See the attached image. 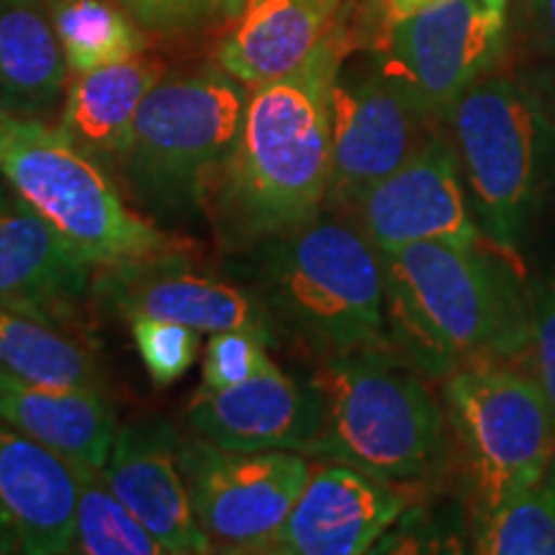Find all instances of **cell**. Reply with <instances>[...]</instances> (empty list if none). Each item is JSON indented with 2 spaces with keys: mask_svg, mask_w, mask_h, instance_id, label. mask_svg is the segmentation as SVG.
<instances>
[{
  "mask_svg": "<svg viewBox=\"0 0 555 555\" xmlns=\"http://www.w3.org/2000/svg\"><path fill=\"white\" fill-rule=\"evenodd\" d=\"M343 54V31L330 26L301 67L249 88L237 142L201 196V214L229 255L324 211L332 183V86Z\"/></svg>",
  "mask_w": 555,
  "mask_h": 555,
  "instance_id": "1",
  "label": "cell"
},
{
  "mask_svg": "<svg viewBox=\"0 0 555 555\" xmlns=\"http://www.w3.org/2000/svg\"><path fill=\"white\" fill-rule=\"evenodd\" d=\"M229 258L273 337L291 339L319 363L386 347L380 253L350 219L322 211Z\"/></svg>",
  "mask_w": 555,
  "mask_h": 555,
  "instance_id": "2",
  "label": "cell"
},
{
  "mask_svg": "<svg viewBox=\"0 0 555 555\" xmlns=\"http://www.w3.org/2000/svg\"><path fill=\"white\" fill-rule=\"evenodd\" d=\"M386 345L422 376L519 356L532 337V309L517 278L478 245L420 242L380 253Z\"/></svg>",
  "mask_w": 555,
  "mask_h": 555,
  "instance_id": "3",
  "label": "cell"
},
{
  "mask_svg": "<svg viewBox=\"0 0 555 555\" xmlns=\"http://www.w3.org/2000/svg\"><path fill=\"white\" fill-rule=\"evenodd\" d=\"M311 386L322 401L311 455L386 483L425 481L446 461V414L409 363H393L380 350L352 352L322 360Z\"/></svg>",
  "mask_w": 555,
  "mask_h": 555,
  "instance_id": "4",
  "label": "cell"
},
{
  "mask_svg": "<svg viewBox=\"0 0 555 555\" xmlns=\"http://www.w3.org/2000/svg\"><path fill=\"white\" fill-rule=\"evenodd\" d=\"M247 101L249 88L219 65L163 75L116 163L129 198L155 219L201 214L206 180L237 142Z\"/></svg>",
  "mask_w": 555,
  "mask_h": 555,
  "instance_id": "5",
  "label": "cell"
},
{
  "mask_svg": "<svg viewBox=\"0 0 555 555\" xmlns=\"http://www.w3.org/2000/svg\"><path fill=\"white\" fill-rule=\"evenodd\" d=\"M478 519L494 515L551 468L555 414L538 378L504 360L457 367L442 386Z\"/></svg>",
  "mask_w": 555,
  "mask_h": 555,
  "instance_id": "6",
  "label": "cell"
},
{
  "mask_svg": "<svg viewBox=\"0 0 555 555\" xmlns=\"http://www.w3.org/2000/svg\"><path fill=\"white\" fill-rule=\"evenodd\" d=\"M0 172L11 191L95 270L176 247L168 234L127 206L101 163L47 121H24Z\"/></svg>",
  "mask_w": 555,
  "mask_h": 555,
  "instance_id": "7",
  "label": "cell"
},
{
  "mask_svg": "<svg viewBox=\"0 0 555 555\" xmlns=\"http://www.w3.org/2000/svg\"><path fill=\"white\" fill-rule=\"evenodd\" d=\"M446 124L478 229L512 247L543 178L551 142L543 103L515 80L481 78L455 101Z\"/></svg>",
  "mask_w": 555,
  "mask_h": 555,
  "instance_id": "8",
  "label": "cell"
},
{
  "mask_svg": "<svg viewBox=\"0 0 555 555\" xmlns=\"http://www.w3.org/2000/svg\"><path fill=\"white\" fill-rule=\"evenodd\" d=\"M193 512L214 553H273L307 489L311 463L296 450H229L206 437L178 442Z\"/></svg>",
  "mask_w": 555,
  "mask_h": 555,
  "instance_id": "9",
  "label": "cell"
},
{
  "mask_svg": "<svg viewBox=\"0 0 555 555\" xmlns=\"http://www.w3.org/2000/svg\"><path fill=\"white\" fill-rule=\"evenodd\" d=\"M502 39L504 13L481 0H435L388 26L378 67L440 124L494 65Z\"/></svg>",
  "mask_w": 555,
  "mask_h": 555,
  "instance_id": "10",
  "label": "cell"
},
{
  "mask_svg": "<svg viewBox=\"0 0 555 555\" xmlns=\"http://www.w3.org/2000/svg\"><path fill=\"white\" fill-rule=\"evenodd\" d=\"M435 124L378 62L332 86V183L324 211L347 214L367 189L399 170L433 139Z\"/></svg>",
  "mask_w": 555,
  "mask_h": 555,
  "instance_id": "11",
  "label": "cell"
},
{
  "mask_svg": "<svg viewBox=\"0 0 555 555\" xmlns=\"http://www.w3.org/2000/svg\"><path fill=\"white\" fill-rule=\"evenodd\" d=\"M93 301L124 322L152 317L189 324L204 335L245 327L273 337L260 304L247 286L208 273L180 253L178 245L99 268L93 275Z\"/></svg>",
  "mask_w": 555,
  "mask_h": 555,
  "instance_id": "12",
  "label": "cell"
},
{
  "mask_svg": "<svg viewBox=\"0 0 555 555\" xmlns=\"http://www.w3.org/2000/svg\"><path fill=\"white\" fill-rule=\"evenodd\" d=\"M347 217L378 253L420 242L474 247L481 240L455 150L440 134L367 189Z\"/></svg>",
  "mask_w": 555,
  "mask_h": 555,
  "instance_id": "13",
  "label": "cell"
},
{
  "mask_svg": "<svg viewBox=\"0 0 555 555\" xmlns=\"http://www.w3.org/2000/svg\"><path fill=\"white\" fill-rule=\"evenodd\" d=\"M95 268L16 193H0V307L69 335L93 298Z\"/></svg>",
  "mask_w": 555,
  "mask_h": 555,
  "instance_id": "14",
  "label": "cell"
},
{
  "mask_svg": "<svg viewBox=\"0 0 555 555\" xmlns=\"http://www.w3.org/2000/svg\"><path fill=\"white\" fill-rule=\"evenodd\" d=\"M178 429L147 416L119 427L101 474L165 547V555H206L214 545L193 512L178 463Z\"/></svg>",
  "mask_w": 555,
  "mask_h": 555,
  "instance_id": "15",
  "label": "cell"
},
{
  "mask_svg": "<svg viewBox=\"0 0 555 555\" xmlns=\"http://www.w3.org/2000/svg\"><path fill=\"white\" fill-rule=\"evenodd\" d=\"M73 463L0 422V555L73 553Z\"/></svg>",
  "mask_w": 555,
  "mask_h": 555,
  "instance_id": "16",
  "label": "cell"
},
{
  "mask_svg": "<svg viewBox=\"0 0 555 555\" xmlns=\"http://www.w3.org/2000/svg\"><path fill=\"white\" fill-rule=\"evenodd\" d=\"M189 425L198 437L229 450H314L322 433L317 388L298 384L275 363L245 384L221 391H196Z\"/></svg>",
  "mask_w": 555,
  "mask_h": 555,
  "instance_id": "17",
  "label": "cell"
},
{
  "mask_svg": "<svg viewBox=\"0 0 555 555\" xmlns=\"http://www.w3.org/2000/svg\"><path fill=\"white\" fill-rule=\"evenodd\" d=\"M404 512L393 486L363 470L327 466L311 470L307 489L291 512L273 553L281 555H360L386 535Z\"/></svg>",
  "mask_w": 555,
  "mask_h": 555,
  "instance_id": "18",
  "label": "cell"
},
{
  "mask_svg": "<svg viewBox=\"0 0 555 555\" xmlns=\"http://www.w3.org/2000/svg\"><path fill=\"white\" fill-rule=\"evenodd\" d=\"M0 422L65 457L103 468L114 446L116 414L101 386L41 384L0 363Z\"/></svg>",
  "mask_w": 555,
  "mask_h": 555,
  "instance_id": "19",
  "label": "cell"
},
{
  "mask_svg": "<svg viewBox=\"0 0 555 555\" xmlns=\"http://www.w3.org/2000/svg\"><path fill=\"white\" fill-rule=\"evenodd\" d=\"M163 75V62L144 52L90 73L69 75L57 129L103 168H116L139 108Z\"/></svg>",
  "mask_w": 555,
  "mask_h": 555,
  "instance_id": "20",
  "label": "cell"
},
{
  "mask_svg": "<svg viewBox=\"0 0 555 555\" xmlns=\"http://www.w3.org/2000/svg\"><path fill=\"white\" fill-rule=\"evenodd\" d=\"M69 69L47 0H0V116L47 121Z\"/></svg>",
  "mask_w": 555,
  "mask_h": 555,
  "instance_id": "21",
  "label": "cell"
},
{
  "mask_svg": "<svg viewBox=\"0 0 555 555\" xmlns=\"http://www.w3.org/2000/svg\"><path fill=\"white\" fill-rule=\"evenodd\" d=\"M335 13L309 0H247L237 26L221 41L217 65L247 88L294 73L327 37Z\"/></svg>",
  "mask_w": 555,
  "mask_h": 555,
  "instance_id": "22",
  "label": "cell"
},
{
  "mask_svg": "<svg viewBox=\"0 0 555 555\" xmlns=\"http://www.w3.org/2000/svg\"><path fill=\"white\" fill-rule=\"evenodd\" d=\"M69 75L90 73L147 50L144 29L111 0H47Z\"/></svg>",
  "mask_w": 555,
  "mask_h": 555,
  "instance_id": "23",
  "label": "cell"
},
{
  "mask_svg": "<svg viewBox=\"0 0 555 555\" xmlns=\"http://www.w3.org/2000/svg\"><path fill=\"white\" fill-rule=\"evenodd\" d=\"M0 363L41 384L101 386L93 358L73 337L5 307H0Z\"/></svg>",
  "mask_w": 555,
  "mask_h": 555,
  "instance_id": "24",
  "label": "cell"
},
{
  "mask_svg": "<svg viewBox=\"0 0 555 555\" xmlns=\"http://www.w3.org/2000/svg\"><path fill=\"white\" fill-rule=\"evenodd\" d=\"M78 476L73 553L80 555H165L159 540L111 491L101 468L73 463Z\"/></svg>",
  "mask_w": 555,
  "mask_h": 555,
  "instance_id": "25",
  "label": "cell"
},
{
  "mask_svg": "<svg viewBox=\"0 0 555 555\" xmlns=\"http://www.w3.org/2000/svg\"><path fill=\"white\" fill-rule=\"evenodd\" d=\"M476 553L555 555V470L494 515L478 519Z\"/></svg>",
  "mask_w": 555,
  "mask_h": 555,
  "instance_id": "26",
  "label": "cell"
},
{
  "mask_svg": "<svg viewBox=\"0 0 555 555\" xmlns=\"http://www.w3.org/2000/svg\"><path fill=\"white\" fill-rule=\"evenodd\" d=\"M273 337L260 330H221L206 343L204 365H201V391H221L245 384L273 365L270 358Z\"/></svg>",
  "mask_w": 555,
  "mask_h": 555,
  "instance_id": "27",
  "label": "cell"
},
{
  "mask_svg": "<svg viewBox=\"0 0 555 555\" xmlns=\"http://www.w3.org/2000/svg\"><path fill=\"white\" fill-rule=\"evenodd\" d=\"M131 324V337L155 386H170L183 378L196 363L204 332L172 319L139 317Z\"/></svg>",
  "mask_w": 555,
  "mask_h": 555,
  "instance_id": "28",
  "label": "cell"
},
{
  "mask_svg": "<svg viewBox=\"0 0 555 555\" xmlns=\"http://www.w3.org/2000/svg\"><path fill=\"white\" fill-rule=\"evenodd\" d=\"M144 31L176 37L198 29L217 11V0H121Z\"/></svg>",
  "mask_w": 555,
  "mask_h": 555,
  "instance_id": "29",
  "label": "cell"
},
{
  "mask_svg": "<svg viewBox=\"0 0 555 555\" xmlns=\"http://www.w3.org/2000/svg\"><path fill=\"white\" fill-rule=\"evenodd\" d=\"M530 347L535 360V378L555 414V281L547 283L532 309Z\"/></svg>",
  "mask_w": 555,
  "mask_h": 555,
  "instance_id": "30",
  "label": "cell"
},
{
  "mask_svg": "<svg viewBox=\"0 0 555 555\" xmlns=\"http://www.w3.org/2000/svg\"><path fill=\"white\" fill-rule=\"evenodd\" d=\"M530 9L535 13L540 34H543L551 50L555 52V0H530Z\"/></svg>",
  "mask_w": 555,
  "mask_h": 555,
  "instance_id": "31",
  "label": "cell"
},
{
  "mask_svg": "<svg viewBox=\"0 0 555 555\" xmlns=\"http://www.w3.org/2000/svg\"><path fill=\"white\" fill-rule=\"evenodd\" d=\"M435 3V0H378L380 11H384L386 16V24H397V21L412 16L420 9H425V5Z\"/></svg>",
  "mask_w": 555,
  "mask_h": 555,
  "instance_id": "32",
  "label": "cell"
},
{
  "mask_svg": "<svg viewBox=\"0 0 555 555\" xmlns=\"http://www.w3.org/2000/svg\"><path fill=\"white\" fill-rule=\"evenodd\" d=\"M26 119H11V116H0V165H3L5 155H9L13 144L24 129Z\"/></svg>",
  "mask_w": 555,
  "mask_h": 555,
  "instance_id": "33",
  "label": "cell"
},
{
  "mask_svg": "<svg viewBox=\"0 0 555 555\" xmlns=\"http://www.w3.org/2000/svg\"><path fill=\"white\" fill-rule=\"evenodd\" d=\"M245 5L247 0H217V11L227 18H237Z\"/></svg>",
  "mask_w": 555,
  "mask_h": 555,
  "instance_id": "34",
  "label": "cell"
},
{
  "mask_svg": "<svg viewBox=\"0 0 555 555\" xmlns=\"http://www.w3.org/2000/svg\"><path fill=\"white\" fill-rule=\"evenodd\" d=\"M309 3L319 5V9L327 11V13H337V9H339V0H309Z\"/></svg>",
  "mask_w": 555,
  "mask_h": 555,
  "instance_id": "35",
  "label": "cell"
},
{
  "mask_svg": "<svg viewBox=\"0 0 555 555\" xmlns=\"http://www.w3.org/2000/svg\"><path fill=\"white\" fill-rule=\"evenodd\" d=\"M481 3H486L489 9H494L499 13H504V9H506V0H481Z\"/></svg>",
  "mask_w": 555,
  "mask_h": 555,
  "instance_id": "36",
  "label": "cell"
}]
</instances>
